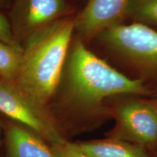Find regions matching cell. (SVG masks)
I'll list each match as a JSON object with an SVG mask.
<instances>
[{
    "mask_svg": "<svg viewBox=\"0 0 157 157\" xmlns=\"http://www.w3.org/2000/svg\"><path fill=\"white\" fill-rule=\"evenodd\" d=\"M0 113L35 133L51 146L65 140L47 105L39 103L15 83L2 79Z\"/></svg>",
    "mask_w": 157,
    "mask_h": 157,
    "instance_id": "4",
    "label": "cell"
},
{
    "mask_svg": "<svg viewBox=\"0 0 157 157\" xmlns=\"http://www.w3.org/2000/svg\"><path fill=\"white\" fill-rule=\"evenodd\" d=\"M76 144L92 157H150L143 147L113 137Z\"/></svg>",
    "mask_w": 157,
    "mask_h": 157,
    "instance_id": "9",
    "label": "cell"
},
{
    "mask_svg": "<svg viewBox=\"0 0 157 157\" xmlns=\"http://www.w3.org/2000/svg\"><path fill=\"white\" fill-rule=\"evenodd\" d=\"M129 0H88L74 18L75 31L82 40L98 35L127 18Z\"/></svg>",
    "mask_w": 157,
    "mask_h": 157,
    "instance_id": "7",
    "label": "cell"
},
{
    "mask_svg": "<svg viewBox=\"0 0 157 157\" xmlns=\"http://www.w3.org/2000/svg\"><path fill=\"white\" fill-rule=\"evenodd\" d=\"M6 143L7 157H59L48 143L15 122L7 124Z\"/></svg>",
    "mask_w": 157,
    "mask_h": 157,
    "instance_id": "8",
    "label": "cell"
},
{
    "mask_svg": "<svg viewBox=\"0 0 157 157\" xmlns=\"http://www.w3.org/2000/svg\"><path fill=\"white\" fill-rule=\"evenodd\" d=\"M58 92L66 109L84 115L102 111L109 98L153 93L143 82L129 77L94 54L81 39L70 47Z\"/></svg>",
    "mask_w": 157,
    "mask_h": 157,
    "instance_id": "1",
    "label": "cell"
},
{
    "mask_svg": "<svg viewBox=\"0 0 157 157\" xmlns=\"http://www.w3.org/2000/svg\"><path fill=\"white\" fill-rule=\"evenodd\" d=\"M10 9V21L20 44L35 31L67 17L71 10L66 0H13Z\"/></svg>",
    "mask_w": 157,
    "mask_h": 157,
    "instance_id": "6",
    "label": "cell"
},
{
    "mask_svg": "<svg viewBox=\"0 0 157 157\" xmlns=\"http://www.w3.org/2000/svg\"><path fill=\"white\" fill-rule=\"evenodd\" d=\"M52 146L59 157H92L82 151L76 143H71L66 140Z\"/></svg>",
    "mask_w": 157,
    "mask_h": 157,
    "instance_id": "13",
    "label": "cell"
},
{
    "mask_svg": "<svg viewBox=\"0 0 157 157\" xmlns=\"http://www.w3.org/2000/svg\"><path fill=\"white\" fill-rule=\"evenodd\" d=\"M127 18L157 31V0H129Z\"/></svg>",
    "mask_w": 157,
    "mask_h": 157,
    "instance_id": "10",
    "label": "cell"
},
{
    "mask_svg": "<svg viewBox=\"0 0 157 157\" xmlns=\"http://www.w3.org/2000/svg\"><path fill=\"white\" fill-rule=\"evenodd\" d=\"M156 101H157V98H156Z\"/></svg>",
    "mask_w": 157,
    "mask_h": 157,
    "instance_id": "15",
    "label": "cell"
},
{
    "mask_svg": "<svg viewBox=\"0 0 157 157\" xmlns=\"http://www.w3.org/2000/svg\"><path fill=\"white\" fill-rule=\"evenodd\" d=\"M0 41L17 49L23 50V46L15 38L10 21L1 12H0Z\"/></svg>",
    "mask_w": 157,
    "mask_h": 157,
    "instance_id": "12",
    "label": "cell"
},
{
    "mask_svg": "<svg viewBox=\"0 0 157 157\" xmlns=\"http://www.w3.org/2000/svg\"><path fill=\"white\" fill-rule=\"evenodd\" d=\"M74 31V18L65 17L35 31L23 45L15 83L42 105L56 95Z\"/></svg>",
    "mask_w": 157,
    "mask_h": 157,
    "instance_id": "2",
    "label": "cell"
},
{
    "mask_svg": "<svg viewBox=\"0 0 157 157\" xmlns=\"http://www.w3.org/2000/svg\"><path fill=\"white\" fill-rule=\"evenodd\" d=\"M139 95H123L113 105V137L145 148L157 143V101Z\"/></svg>",
    "mask_w": 157,
    "mask_h": 157,
    "instance_id": "5",
    "label": "cell"
},
{
    "mask_svg": "<svg viewBox=\"0 0 157 157\" xmlns=\"http://www.w3.org/2000/svg\"><path fill=\"white\" fill-rule=\"evenodd\" d=\"M23 50L0 41V79L15 83L22 63Z\"/></svg>",
    "mask_w": 157,
    "mask_h": 157,
    "instance_id": "11",
    "label": "cell"
},
{
    "mask_svg": "<svg viewBox=\"0 0 157 157\" xmlns=\"http://www.w3.org/2000/svg\"><path fill=\"white\" fill-rule=\"evenodd\" d=\"M11 0H0V9H7L10 7Z\"/></svg>",
    "mask_w": 157,
    "mask_h": 157,
    "instance_id": "14",
    "label": "cell"
},
{
    "mask_svg": "<svg viewBox=\"0 0 157 157\" xmlns=\"http://www.w3.org/2000/svg\"><path fill=\"white\" fill-rule=\"evenodd\" d=\"M102 46L154 93L157 90V31L139 23H119L101 32Z\"/></svg>",
    "mask_w": 157,
    "mask_h": 157,
    "instance_id": "3",
    "label": "cell"
}]
</instances>
